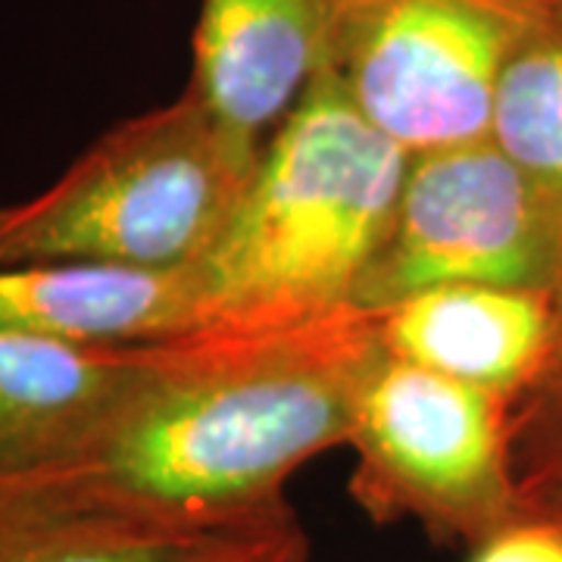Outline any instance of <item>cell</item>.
Returning <instances> with one entry per match:
<instances>
[{"instance_id":"5bb4252c","label":"cell","mask_w":562,"mask_h":562,"mask_svg":"<svg viewBox=\"0 0 562 562\" xmlns=\"http://www.w3.org/2000/svg\"><path fill=\"white\" fill-rule=\"evenodd\" d=\"M166 562H313V557L301 519L279 503L260 516L206 531Z\"/></svg>"},{"instance_id":"52a82bcc","label":"cell","mask_w":562,"mask_h":562,"mask_svg":"<svg viewBox=\"0 0 562 562\" xmlns=\"http://www.w3.org/2000/svg\"><path fill=\"white\" fill-rule=\"evenodd\" d=\"M154 347H101L0 328V475L76 460L144 379Z\"/></svg>"},{"instance_id":"ba28073f","label":"cell","mask_w":562,"mask_h":562,"mask_svg":"<svg viewBox=\"0 0 562 562\" xmlns=\"http://www.w3.org/2000/svg\"><path fill=\"white\" fill-rule=\"evenodd\" d=\"M328 50V0H203L194 98L225 132L266 147Z\"/></svg>"},{"instance_id":"8fae6325","label":"cell","mask_w":562,"mask_h":562,"mask_svg":"<svg viewBox=\"0 0 562 562\" xmlns=\"http://www.w3.org/2000/svg\"><path fill=\"white\" fill-rule=\"evenodd\" d=\"M201 535L120 513L57 472L0 475V562H166Z\"/></svg>"},{"instance_id":"7a4b0ae2","label":"cell","mask_w":562,"mask_h":562,"mask_svg":"<svg viewBox=\"0 0 562 562\" xmlns=\"http://www.w3.org/2000/svg\"><path fill=\"white\" fill-rule=\"evenodd\" d=\"M409 154L322 63L269 138L238 213L194 269L203 328L316 319L353 303L379 254Z\"/></svg>"},{"instance_id":"9a60e30c","label":"cell","mask_w":562,"mask_h":562,"mask_svg":"<svg viewBox=\"0 0 562 562\" xmlns=\"http://www.w3.org/2000/svg\"><path fill=\"white\" fill-rule=\"evenodd\" d=\"M469 562H562V522L519 519L472 547Z\"/></svg>"},{"instance_id":"277c9868","label":"cell","mask_w":562,"mask_h":562,"mask_svg":"<svg viewBox=\"0 0 562 562\" xmlns=\"http://www.w3.org/2000/svg\"><path fill=\"white\" fill-rule=\"evenodd\" d=\"M509 401L384 353L347 441L353 501L375 525L416 522L469 550L519 522Z\"/></svg>"},{"instance_id":"9c48e42d","label":"cell","mask_w":562,"mask_h":562,"mask_svg":"<svg viewBox=\"0 0 562 562\" xmlns=\"http://www.w3.org/2000/svg\"><path fill=\"white\" fill-rule=\"evenodd\" d=\"M0 328L101 347L176 341L203 328L201 279L194 266H0Z\"/></svg>"},{"instance_id":"2e32d148","label":"cell","mask_w":562,"mask_h":562,"mask_svg":"<svg viewBox=\"0 0 562 562\" xmlns=\"http://www.w3.org/2000/svg\"><path fill=\"white\" fill-rule=\"evenodd\" d=\"M553 303H557V341H553V350H562V284L560 291L553 294Z\"/></svg>"},{"instance_id":"7c38bea8","label":"cell","mask_w":562,"mask_h":562,"mask_svg":"<svg viewBox=\"0 0 562 562\" xmlns=\"http://www.w3.org/2000/svg\"><path fill=\"white\" fill-rule=\"evenodd\" d=\"M491 140L562 213V29L543 22L509 57Z\"/></svg>"},{"instance_id":"30bf717a","label":"cell","mask_w":562,"mask_h":562,"mask_svg":"<svg viewBox=\"0 0 562 562\" xmlns=\"http://www.w3.org/2000/svg\"><path fill=\"white\" fill-rule=\"evenodd\" d=\"M382 341L397 360L516 397L553 353L557 303L522 288H435L382 310Z\"/></svg>"},{"instance_id":"6da1fadb","label":"cell","mask_w":562,"mask_h":562,"mask_svg":"<svg viewBox=\"0 0 562 562\" xmlns=\"http://www.w3.org/2000/svg\"><path fill=\"white\" fill-rule=\"evenodd\" d=\"M382 313L201 328L154 362L94 441L57 469L94 501L147 522L213 531L284 503V484L350 441L384 360Z\"/></svg>"},{"instance_id":"3957f363","label":"cell","mask_w":562,"mask_h":562,"mask_svg":"<svg viewBox=\"0 0 562 562\" xmlns=\"http://www.w3.org/2000/svg\"><path fill=\"white\" fill-rule=\"evenodd\" d=\"M262 150L194 94L120 122L50 188L0 206V266L191 269L238 213Z\"/></svg>"},{"instance_id":"5b68a950","label":"cell","mask_w":562,"mask_h":562,"mask_svg":"<svg viewBox=\"0 0 562 562\" xmlns=\"http://www.w3.org/2000/svg\"><path fill=\"white\" fill-rule=\"evenodd\" d=\"M538 0H328L325 66L409 157L491 138L503 69Z\"/></svg>"},{"instance_id":"8992f818","label":"cell","mask_w":562,"mask_h":562,"mask_svg":"<svg viewBox=\"0 0 562 562\" xmlns=\"http://www.w3.org/2000/svg\"><path fill=\"white\" fill-rule=\"evenodd\" d=\"M450 284L547 294L562 284V213L491 138L409 157L353 306L382 313Z\"/></svg>"},{"instance_id":"4fadbf2b","label":"cell","mask_w":562,"mask_h":562,"mask_svg":"<svg viewBox=\"0 0 562 562\" xmlns=\"http://www.w3.org/2000/svg\"><path fill=\"white\" fill-rule=\"evenodd\" d=\"M509 450L522 519H562V350L509 401Z\"/></svg>"},{"instance_id":"e0dca14e","label":"cell","mask_w":562,"mask_h":562,"mask_svg":"<svg viewBox=\"0 0 562 562\" xmlns=\"http://www.w3.org/2000/svg\"><path fill=\"white\" fill-rule=\"evenodd\" d=\"M560 522H562V519H560Z\"/></svg>"}]
</instances>
